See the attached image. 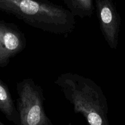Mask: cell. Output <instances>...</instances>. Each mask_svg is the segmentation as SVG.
Segmentation results:
<instances>
[{
	"label": "cell",
	"mask_w": 125,
	"mask_h": 125,
	"mask_svg": "<svg viewBox=\"0 0 125 125\" xmlns=\"http://www.w3.org/2000/svg\"><path fill=\"white\" fill-rule=\"evenodd\" d=\"M65 98L90 125H109L107 100L100 86L90 78L71 72L60 74L54 81Z\"/></svg>",
	"instance_id": "1"
},
{
	"label": "cell",
	"mask_w": 125,
	"mask_h": 125,
	"mask_svg": "<svg viewBox=\"0 0 125 125\" xmlns=\"http://www.w3.org/2000/svg\"><path fill=\"white\" fill-rule=\"evenodd\" d=\"M0 10L25 24L47 32L67 35L73 32L75 20L67 9L38 0H0Z\"/></svg>",
	"instance_id": "2"
},
{
	"label": "cell",
	"mask_w": 125,
	"mask_h": 125,
	"mask_svg": "<svg viewBox=\"0 0 125 125\" xmlns=\"http://www.w3.org/2000/svg\"><path fill=\"white\" fill-rule=\"evenodd\" d=\"M18 98L16 107L20 125H52L45 114V99L41 87L31 78H27L16 84Z\"/></svg>",
	"instance_id": "3"
},
{
	"label": "cell",
	"mask_w": 125,
	"mask_h": 125,
	"mask_svg": "<svg viewBox=\"0 0 125 125\" xmlns=\"http://www.w3.org/2000/svg\"><path fill=\"white\" fill-rule=\"evenodd\" d=\"M100 32L109 47L116 50L118 44L121 17L113 0H94Z\"/></svg>",
	"instance_id": "4"
},
{
	"label": "cell",
	"mask_w": 125,
	"mask_h": 125,
	"mask_svg": "<svg viewBox=\"0 0 125 125\" xmlns=\"http://www.w3.org/2000/svg\"><path fill=\"white\" fill-rule=\"evenodd\" d=\"M26 38L19 27L0 20V68L6 67L26 46Z\"/></svg>",
	"instance_id": "5"
},
{
	"label": "cell",
	"mask_w": 125,
	"mask_h": 125,
	"mask_svg": "<svg viewBox=\"0 0 125 125\" xmlns=\"http://www.w3.org/2000/svg\"><path fill=\"white\" fill-rule=\"evenodd\" d=\"M0 111L7 120L16 125H20V117L16 104L12 97L9 89L0 79Z\"/></svg>",
	"instance_id": "6"
},
{
	"label": "cell",
	"mask_w": 125,
	"mask_h": 125,
	"mask_svg": "<svg viewBox=\"0 0 125 125\" xmlns=\"http://www.w3.org/2000/svg\"><path fill=\"white\" fill-rule=\"evenodd\" d=\"M67 9L74 17L90 18L94 13L93 0H62Z\"/></svg>",
	"instance_id": "7"
},
{
	"label": "cell",
	"mask_w": 125,
	"mask_h": 125,
	"mask_svg": "<svg viewBox=\"0 0 125 125\" xmlns=\"http://www.w3.org/2000/svg\"><path fill=\"white\" fill-rule=\"evenodd\" d=\"M38 1H42V2H50V1H49V0H38Z\"/></svg>",
	"instance_id": "8"
},
{
	"label": "cell",
	"mask_w": 125,
	"mask_h": 125,
	"mask_svg": "<svg viewBox=\"0 0 125 125\" xmlns=\"http://www.w3.org/2000/svg\"><path fill=\"white\" fill-rule=\"evenodd\" d=\"M0 125H4V123H2L1 120H0Z\"/></svg>",
	"instance_id": "9"
}]
</instances>
